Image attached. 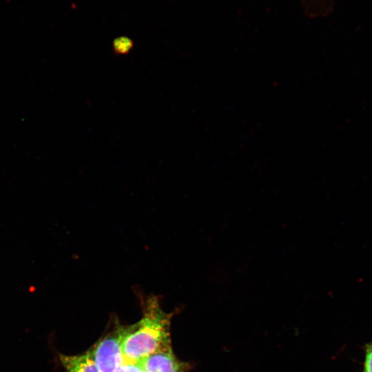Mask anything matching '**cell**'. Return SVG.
<instances>
[{
  "label": "cell",
  "instance_id": "cell-4",
  "mask_svg": "<svg viewBox=\"0 0 372 372\" xmlns=\"http://www.w3.org/2000/svg\"><path fill=\"white\" fill-rule=\"evenodd\" d=\"M65 372H100L90 351L78 355H59Z\"/></svg>",
  "mask_w": 372,
  "mask_h": 372
},
{
  "label": "cell",
  "instance_id": "cell-2",
  "mask_svg": "<svg viewBox=\"0 0 372 372\" xmlns=\"http://www.w3.org/2000/svg\"><path fill=\"white\" fill-rule=\"evenodd\" d=\"M125 327H121L106 335L90 351L100 372H114L124 362L122 340Z\"/></svg>",
  "mask_w": 372,
  "mask_h": 372
},
{
  "label": "cell",
  "instance_id": "cell-5",
  "mask_svg": "<svg viewBox=\"0 0 372 372\" xmlns=\"http://www.w3.org/2000/svg\"><path fill=\"white\" fill-rule=\"evenodd\" d=\"M114 372H144L139 362L125 360Z\"/></svg>",
  "mask_w": 372,
  "mask_h": 372
},
{
  "label": "cell",
  "instance_id": "cell-6",
  "mask_svg": "<svg viewBox=\"0 0 372 372\" xmlns=\"http://www.w3.org/2000/svg\"><path fill=\"white\" fill-rule=\"evenodd\" d=\"M132 47V41L126 37H120L114 43V48L116 52L123 53L128 51Z\"/></svg>",
  "mask_w": 372,
  "mask_h": 372
},
{
  "label": "cell",
  "instance_id": "cell-1",
  "mask_svg": "<svg viewBox=\"0 0 372 372\" xmlns=\"http://www.w3.org/2000/svg\"><path fill=\"white\" fill-rule=\"evenodd\" d=\"M143 314L136 323L125 327L122 350L125 360L139 362L159 349L171 345L172 314L164 311L158 297L144 300Z\"/></svg>",
  "mask_w": 372,
  "mask_h": 372
},
{
  "label": "cell",
  "instance_id": "cell-3",
  "mask_svg": "<svg viewBox=\"0 0 372 372\" xmlns=\"http://www.w3.org/2000/svg\"><path fill=\"white\" fill-rule=\"evenodd\" d=\"M144 372H184L188 364L178 360L172 346L158 350L140 361Z\"/></svg>",
  "mask_w": 372,
  "mask_h": 372
},
{
  "label": "cell",
  "instance_id": "cell-7",
  "mask_svg": "<svg viewBox=\"0 0 372 372\" xmlns=\"http://www.w3.org/2000/svg\"><path fill=\"white\" fill-rule=\"evenodd\" d=\"M363 372H372V342L366 349Z\"/></svg>",
  "mask_w": 372,
  "mask_h": 372
}]
</instances>
